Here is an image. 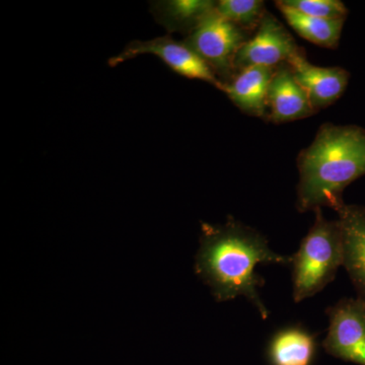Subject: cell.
<instances>
[{"mask_svg": "<svg viewBox=\"0 0 365 365\" xmlns=\"http://www.w3.org/2000/svg\"><path fill=\"white\" fill-rule=\"evenodd\" d=\"M292 262V255L275 253L263 235L235 218L228 217L225 225H201L195 272L217 302L245 297L262 319H267L269 311L259 294L265 279L257 274V266H287Z\"/></svg>", "mask_w": 365, "mask_h": 365, "instance_id": "1", "label": "cell"}, {"mask_svg": "<svg viewBox=\"0 0 365 365\" xmlns=\"http://www.w3.org/2000/svg\"><path fill=\"white\" fill-rule=\"evenodd\" d=\"M300 213L345 205L344 190L365 176V129L356 125H321L311 145L297 158Z\"/></svg>", "mask_w": 365, "mask_h": 365, "instance_id": "2", "label": "cell"}, {"mask_svg": "<svg viewBox=\"0 0 365 365\" xmlns=\"http://www.w3.org/2000/svg\"><path fill=\"white\" fill-rule=\"evenodd\" d=\"M299 249L292 255V285L295 302L318 294L335 279L343 266V235L339 220H328L322 209Z\"/></svg>", "mask_w": 365, "mask_h": 365, "instance_id": "3", "label": "cell"}, {"mask_svg": "<svg viewBox=\"0 0 365 365\" xmlns=\"http://www.w3.org/2000/svg\"><path fill=\"white\" fill-rule=\"evenodd\" d=\"M250 37L251 34L223 18L215 9L187 36L184 43L212 69L218 78H225V85L237 73L235 56Z\"/></svg>", "mask_w": 365, "mask_h": 365, "instance_id": "4", "label": "cell"}, {"mask_svg": "<svg viewBox=\"0 0 365 365\" xmlns=\"http://www.w3.org/2000/svg\"><path fill=\"white\" fill-rule=\"evenodd\" d=\"M145 54L158 57L170 69L184 78L204 81L222 91L223 83L212 69L184 42L172 39L169 36L148 41H133L123 51L110 58L108 63L115 67Z\"/></svg>", "mask_w": 365, "mask_h": 365, "instance_id": "5", "label": "cell"}, {"mask_svg": "<svg viewBox=\"0 0 365 365\" xmlns=\"http://www.w3.org/2000/svg\"><path fill=\"white\" fill-rule=\"evenodd\" d=\"M328 334L323 341L325 351L335 359L365 365V302L343 299L326 311Z\"/></svg>", "mask_w": 365, "mask_h": 365, "instance_id": "6", "label": "cell"}, {"mask_svg": "<svg viewBox=\"0 0 365 365\" xmlns=\"http://www.w3.org/2000/svg\"><path fill=\"white\" fill-rule=\"evenodd\" d=\"M281 21L266 11L253 36L242 46L235 60V71L252 66L276 68L304 53Z\"/></svg>", "mask_w": 365, "mask_h": 365, "instance_id": "7", "label": "cell"}, {"mask_svg": "<svg viewBox=\"0 0 365 365\" xmlns=\"http://www.w3.org/2000/svg\"><path fill=\"white\" fill-rule=\"evenodd\" d=\"M316 113L290 66L283 63L276 67L269 86L266 120L282 124L306 119Z\"/></svg>", "mask_w": 365, "mask_h": 365, "instance_id": "8", "label": "cell"}, {"mask_svg": "<svg viewBox=\"0 0 365 365\" xmlns=\"http://www.w3.org/2000/svg\"><path fill=\"white\" fill-rule=\"evenodd\" d=\"M287 64L306 91L316 112L337 102L349 83L350 73L346 69L314 66L307 59L306 52L297 55Z\"/></svg>", "mask_w": 365, "mask_h": 365, "instance_id": "9", "label": "cell"}, {"mask_svg": "<svg viewBox=\"0 0 365 365\" xmlns=\"http://www.w3.org/2000/svg\"><path fill=\"white\" fill-rule=\"evenodd\" d=\"M337 213L342 228L343 267L357 297L365 302V206L345 204Z\"/></svg>", "mask_w": 365, "mask_h": 365, "instance_id": "10", "label": "cell"}, {"mask_svg": "<svg viewBox=\"0 0 365 365\" xmlns=\"http://www.w3.org/2000/svg\"><path fill=\"white\" fill-rule=\"evenodd\" d=\"M275 68L252 66L242 69L223 85L222 91L240 111L266 119L269 86Z\"/></svg>", "mask_w": 365, "mask_h": 365, "instance_id": "11", "label": "cell"}, {"mask_svg": "<svg viewBox=\"0 0 365 365\" xmlns=\"http://www.w3.org/2000/svg\"><path fill=\"white\" fill-rule=\"evenodd\" d=\"M316 336L300 326L274 334L267 348L270 365H312L317 353Z\"/></svg>", "mask_w": 365, "mask_h": 365, "instance_id": "12", "label": "cell"}, {"mask_svg": "<svg viewBox=\"0 0 365 365\" xmlns=\"http://www.w3.org/2000/svg\"><path fill=\"white\" fill-rule=\"evenodd\" d=\"M212 0H165L153 2L151 11L155 20L170 33L189 36L202 23L204 19L215 11Z\"/></svg>", "mask_w": 365, "mask_h": 365, "instance_id": "13", "label": "cell"}, {"mask_svg": "<svg viewBox=\"0 0 365 365\" xmlns=\"http://www.w3.org/2000/svg\"><path fill=\"white\" fill-rule=\"evenodd\" d=\"M275 4L288 25L292 26L294 32L302 39L327 49L338 48L346 19L326 20L313 18L285 6L282 0L276 1Z\"/></svg>", "mask_w": 365, "mask_h": 365, "instance_id": "14", "label": "cell"}, {"mask_svg": "<svg viewBox=\"0 0 365 365\" xmlns=\"http://www.w3.org/2000/svg\"><path fill=\"white\" fill-rule=\"evenodd\" d=\"M216 11L251 34L256 32L267 11L262 0H220L216 2Z\"/></svg>", "mask_w": 365, "mask_h": 365, "instance_id": "15", "label": "cell"}, {"mask_svg": "<svg viewBox=\"0 0 365 365\" xmlns=\"http://www.w3.org/2000/svg\"><path fill=\"white\" fill-rule=\"evenodd\" d=\"M300 14L326 20H341L347 18L348 9L340 0H282Z\"/></svg>", "mask_w": 365, "mask_h": 365, "instance_id": "16", "label": "cell"}]
</instances>
